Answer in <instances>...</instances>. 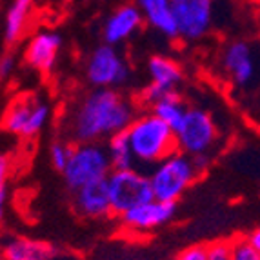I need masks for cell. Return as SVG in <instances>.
I'll list each match as a JSON object with an SVG mask.
<instances>
[{
	"instance_id": "cell-9",
	"label": "cell",
	"mask_w": 260,
	"mask_h": 260,
	"mask_svg": "<svg viewBox=\"0 0 260 260\" xmlns=\"http://www.w3.org/2000/svg\"><path fill=\"white\" fill-rule=\"evenodd\" d=\"M178 39L197 42L204 39L215 22V0H171Z\"/></svg>"
},
{
	"instance_id": "cell-3",
	"label": "cell",
	"mask_w": 260,
	"mask_h": 260,
	"mask_svg": "<svg viewBox=\"0 0 260 260\" xmlns=\"http://www.w3.org/2000/svg\"><path fill=\"white\" fill-rule=\"evenodd\" d=\"M149 184H151L153 199L158 202L177 204L182 195L193 186L199 173L191 156L182 151H175L168 158L160 160L149 169Z\"/></svg>"
},
{
	"instance_id": "cell-21",
	"label": "cell",
	"mask_w": 260,
	"mask_h": 260,
	"mask_svg": "<svg viewBox=\"0 0 260 260\" xmlns=\"http://www.w3.org/2000/svg\"><path fill=\"white\" fill-rule=\"evenodd\" d=\"M73 148L75 146H71V144H68V142H62V140H55V142L51 144V148H49V160H51L53 168H55L56 171L62 173L66 169L71 155H73Z\"/></svg>"
},
{
	"instance_id": "cell-28",
	"label": "cell",
	"mask_w": 260,
	"mask_h": 260,
	"mask_svg": "<svg viewBox=\"0 0 260 260\" xmlns=\"http://www.w3.org/2000/svg\"><path fill=\"white\" fill-rule=\"evenodd\" d=\"M247 240H249V244H251L256 251L260 253V228H256V230L249 235V239H247Z\"/></svg>"
},
{
	"instance_id": "cell-2",
	"label": "cell",
	"mask_w": 260,
	"mask_h": 260,
	"mask_svg": "<svg viewBox=\"0 0 260 260\" xmlns=\"http://www.w3.org/2000/svg\"><path fill=\"white\" fill-rule=\"evenodd\" d=\"M126 135L135 164L140 169H151L160 160L178 151L175 131L153 111L135 117L126 129Z\"/></svg>"
},
{
	"instance_id": "cell-6",
	"label": "cell",
	"mask_w": 260,
	"mask_h": 260,
	"mask_svg": "<svg viewBox=\"0 0 260 260\" xmlns=\"http://www.w3.org/2000/svg\"><path fill=\"white\" fill-rule=\"evenodd\" d=\"M177 149L189 156L211 155L218 142V126L211 113L202 108H187L184 120L175 129Z\"/></svg>"
},
{
	"instance_id": "cell-24",
	"label": "cell",
	"mask_w": 260,
	"mask_h": 260,
	"mask_svg": "<svg viewBox=\"0 0 260 260\" xmlns=\"http://www.w3.org/2000/svg\"><path fill=\"white\" fill-rule=\"evenodd\" d=\"M208 260H231V244L230 242H213L206 247Z\"/></svg>"
},
{
	"instance_id": "cell-29",
	"label": "cell",
	"mask_w": 260,
	"mask_h": 260,
	"mask_svg": "<svg viewBox=\"0 0 260 260\" xmlns=\"http://www.w3.org/2000/svg\"><path fill=\"white\" fill-rule=\"evenodd\" d=\"M251 2H260V0H251Z\"/></svg>"
},
{
	"instance_id": "cell-12",
	"label": "cell",
	"mask_w": 260,
	"mask_h": 260,
	"mask_svg": "<svg viewBox=\"0 0 260 260\" xmlns=\"http://www.w3.org/2000/svg\"><path fill=\"white\" fill-rule=\"evenodd\" d=\"M144 24V17L135 4H124L106 18L102 39L109 46H120L137 35Z\"/></svg>"
},
{
	"instance_id": "cell-19",
	"label": "cell",
	"mask_w": 260,
	"mask_h": 260,
	"mask_svg": "<svg viewBox=\"0 0 260 260\" xmlns=\"http://www.w3.org/2000/svg\"><path fill=\"white\" fill-rule=\"evenodd\" d=\"M151 111L175 131L180 126V122L184 120L187 108L182 102V99L178 96V93H169V95H166L164 99H160L151 106Z\"/></svg>"
},
{
	"instance_id": "cell-25",
	"label": "cell",
	"mask_w": 260,
	"mask_h": 260,
	"mask_svg": "<svg viewBox=\"0 0 260 260\" xmlns=\"http://www.w3.org/2000/svg\"><path fill=\"white\" fill-rule=\"evenodd\" d=\"M177 260H208L204 246H191L178 253Z\"/></svg>"
},
{
	"instance_id": "cell-13",
	"label": "cell",
	"mask_w": 260,
	"mask_h": 260,
	"mask_svg": "<svg viewBox=\"0 0 260 260\" xmlns=\"http://www.w3.org/2000/svg\"><path fill=\"white\" fill-rule=\"evenodd\" d=\"M62 48V37L55 31H40L29 40L26 48V62L37 71L49 73L55 70L58 53Z\"/></svg>"
},
{
	"instance_id": "cell-4",
	"label": "cell",
	"mask_w": 260,
	"mask_h": 260,
	"mask_svg": "<svg viewBox=\"0 0 260 260\" xmlns=\"http://www.w3.org/2000/svg\"><path fill=\"white\" fill-rule=\"evenodd\" d=\"M106 184H108L111 215L117 217L144 202L153 200L149 177L140 168L111 169V173L106 177Z\"/></svg>"
},
{
	"instance_id": "cell-16",
	"label": "cell",
	"mask_w": 260,
	"mask_h": 260,
	"mask_svg": "<svg viewBox=\"0 0 260 260\" xmlns=\"http://www.w3.org/2000/svg\"><path fill=\"white\" fill-rule=\"evenodd\" d=\"M149 84L158 87L164 93H177V87L182 82V68L177 60L166 55H155L148 62Z\"/></svg>"
},
{
	"instance_id": "cell-8",
	"label": "cell",
	"mask_w": 260,
	"mask_h": 260,
	"mask_svg": "<svg viewBox=\"0 0 260 260\" xmlns=\"http://www.w3.org/2000/svg\"><path fill=\"white\" fill-rule=\"evenodd\" d=\"M220 68L231 84L242 89L251 87L260 75L256 48L247 40H231L225 44L220 53Z\"/></svg>"
},
{
	"instance_id": "cell-17",
	"label": "cell",
	"mask_w": 260,
	"mask_h": 260,
	"mask_svg": "<svg viewBox=\"0 0 260 260\" xmlns=\"http://www.w3.org/2000/svg\"><path fill=\"white\" fill-rule=\"evenodd\" d=\"M55 255V247L42 240L11 239L4 244L6 260H49Z\"/></svg>"
},
{
	"instance_id": "cell-20",
	"label": "cell",
	"mask_w": 260,
	"mask_h": 260,
	"mask_svg": "<svg viewBox=\"0 0 260 260\" xmlns=\"http://www.w3.org/2000/svg\"><path fill=\"white\" fill-rule=\"evenodd\" d=\"M106 151H108L109 162H111V169H131L137 168L131 153L129 140H127L126 131L113 135L111 139H108L106 144Z\"/></svg>"
},
{
	"instance_id": "cell-22",
	"label": "cell",
	"mask_w": 260,
	"mask_h": 260,
	"mask_svg": "<svg viewBox=\"0 0 260 260\" xmlns=\"http://www.w3.org/2000/svg\"><path fill=\"white\" fill-rule=\"evenodd\" d=\"M8 178H9V160L8 156L0 153V222L4 220L6 209H8Z\"/></svg>"
},
{
	"instance_id": "cell-5",
	"label": "cell",
	"mask_w": 260,
	"mask_h": 260,
	"mask_svg": "<svg viewBox=\"0 0 260 260\" xmlns=\"http://www.w3.org/2000/svg\"><path fill=\"white\" fill-rule=\"evenodd\" d=\"M109 173H111V162L106 146L100 142H87L77 144L73 148V155L62 171V177L66 186L71 191H77L87 184L104 180Z\"/></svg>"
},
{
	"instance_id": "cell-7",
	"label": "cell",
	"mask_w": 260,
	"mask_h": 260,
	"mask_svg": "<svg viewBox=\"0 0 260 260\" xmlns=\"http://www.w3.org/2000/svg\"><path fill=\"white\" fill-rule=\"evenodd\" d=\"M129 66L117 46L100 44L86 60V78L93 87L115 89L129 80Z\"/></svg>"
},
{
	"instance_id": "cell-1",
	"label": "cell",
	"mask_w": 260,
	"mask_h": 260,
	"mask_svg": "<svg viewBox=\"0 0 260 260\" xmlns=\"http://www.w3.org/2000/svg\"><path fill=\"white\" fill-rule=\"evenodd\" d=\"M137 117L133 102L118 89L95 87L84 95L68 117V133L75 144L100 142L129 127Z\"/></svg>"
},
{
	"instance_id": "cell-27",
	"label": "cell",
	"mask_w": 260,
	"mask_h": 260,
	"mask_svg": "<svg viewBox=\"0 0 260 260\" xmlns=\"http://www.w3.org/2000/svg\"><path fill=\"white\" fill-rule=\"evenodd\" d=\"M191 160H193V166H195L197 173L199 177L204 171H208V168L211 166V155H197V156H191Z\"/></svg>"
},
{
	"instance_id": "cell-23",
	"label": "cell",
	"mask_w": 260,
	"mask_h": 260,
	"mask_svg": "<svg viewBox=\"0 0 260 260\" xmlns=\"http://www.w3.org/2000/svg\"><path fill=\"white\" fill-rule=\"evenodd\" d=\"M231 260H260V253L249 244V240H237L231 244Z\"/></svg>"
},
{
	"instance_id": "cell-14",
	"label": "cell",
	"mask_w": 260,
	"mask_h": 260,
	"mask_svg": "<svg viewBox=\"0 0 260 260\" xmlns=\"http://www.w3.org/2000/svg\"><path fill=\"white\" fill-rule=\"evenodd\" d=\"M73 206L80 217L89 218V220H100L111 215L106 178L82 186L80 189L73 191Z\"/></svg>"
},
{
	"instance_id": "cell-10",
	"label": "cell",
	"mask_w": 260,
	"mask_h": 260,
	"mask_svg": "<svg viewBox=\"0 0 260 260\" xmlns=\"http://www.w3.org/2000/svg\"><path fill=\"white\" fill-rule=\"evenodd\" d=\"M49 117H51V108L48 102L26 96L15 100L9 106L4 115V127L9 133L31 139L46 127Z\"/></svg>"
},
{
	"instance_id": "cell-18",
	"label": "cell",
	"mask_w": 260,
	"mask_h": 260,
	"mask_svg": "<svg viewBox=\"0 0 260 260\" xmlns=\"http://www.w3.org/2000/svg\"><path fill=\"white\" fill-rule=\"evenodd\" d=\"M31 6H33V0H13L9 4L4 17V31H2V37L8 44H15L24 33L27 17L31 13Z\"/></svg>"
},
{
	"instance_id": "cell-15",
	"label": "cell",
	"mask_w": 260,
	"mask_h": 260,
	"mask_svg": "<svg viewBox=\"0 0 260 260\" xmlns=\"http://www.w3.org/2000/svg\"><path fill=\"white\" fill-rule=\"evenodd\" d=\"M135 6L140 9L144 22H148L156 33L169 40L178 39L171 0H135Z\"/></svg>"
},
{
	"instance_id": "cell-26",
	"label": "cell",
	"mask_w": 260,
	"mask_h": 260,
	"mask_svg": "<svg viewBox=\"0 0 260 260\" xmlns=\"http://www.w3.org/2000/svg\"><path fill=\"white\" fill-rule=\"evenodd\" d=\"M15 56L13 55H2L0 56V80H4V78L11 77L15 71Z\"/></svg>"
},
{
	"instance_id": "cell-11",
	"label": "cell",
	"mask_w": 260,
	"mask_h": 260,
	"mask_svg": "<svg viewBox=\"0 0 260 260\" xmlns=\"http://www.w3.org/2000/svg\"><path fill=\"white\" fill-rule=\"evenodd\" d=\"M177 204H168V202H158V200H149L137 208L129 209L124 215H120V224L127 231L133 233H149V231L162 228L168 222L173 220Z\"/></svg>"
}]
</instances>
